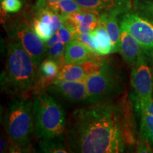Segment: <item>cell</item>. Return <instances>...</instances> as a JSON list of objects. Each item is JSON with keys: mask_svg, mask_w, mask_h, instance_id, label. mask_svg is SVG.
I'll return each mask as SVG.
<instances>
[{"mask_svg": "<svg viewBox=\"0 0 153 153\" xmlns=\"http://www.w3.org/2000/svg\"><path fill=\"white\" fill-rule=\"evenodd\" d=\"M65 138L70 152H123L126 136L120 105L110 100L76 108L66 120Z\"/></svg>", "mask_w": 153, "mask_h": 153, "instance_id": "6da1fadb", "label": "cell"}, {"mask_svg": "<svg viewBox=\"0 0 153 153\" xmlns=\"http://www.w3.org/2000/svg\"><path fill=\"white\" fill-rule=\"evenodd\" d=\"M37 71L38 67L22 45L10 40L7 45V62L1 77V88L18 97H28L35 87Z\"/></svg>", "mask_w": 153, "mask_h": 153, "instance_id": "7a4b0ae2", "label": "cell"}, {"mask_svg": "<svg viewBox=\"0 0 153 153\" xmlns=\"http://www.w3.org/2000/svg\"><path fill=\"white\" fill-rule=\"evenodd\" d=\"M3 125L11 140L9 152L30 150V138L34 133L33 99L18 97L11 101L4 116Z\"/></svg>", "mask_w": 153, "mask_h": 153, "instance_id": "3957f363", "label": "cell"}, {"mask_svg": "<svg viewBox=\"0 0 153 153\" xmlns=\"http://www.w3.org/2000/svg\"><path fill=\"white\" fill-rule=\"evenodd\" d=\"M33 116L36 137H65L67 119L64 110L48 91L33 94Z\"/></svg>", "mask_w": 153, "mask_h": 153, "instance_id": "277c9868", "label": "cell"}, {"mask_svg": "<svg viewBox=\"0 0 153 153\" xmlns=\"http://www.w3.org/2000/svg\"><path fill=\"white\" fill-rule=\"evenodd\" d=\"M88 104L112 100L123 91L122 76L114 65L104 63L100 70L86 79Z\"/></svg>", "mask_w": 153, "mask_h": 153, "instance_id": "5b68a950", "label": "cell"}, {"mask_svg": "<svg viewBox=\"0 0 153 153\" xmlns=\"http://www.w3.org/2000/svg\"><path fill=\"white\" fill-rule=\"evenodd\" d=\"M131 84L135 109L140 116L148 108L153 97V72L143 51L133 66Z\"/></svg>", "mask_w": 153, "mask_h": 153, "instance_id": "8992f818", "label": "cell"}, {"mask_svg": "<svg viewBox=\"0 0 153 153\" xmlns=\"http://www.w3.org/2000/svg\"><path fill=\"white\" fill-rule=\"evenodd\" d=\"M7 33L9 39L22 45L31 57L34 64L38 67L46 54L47 48L44 41L34 30L33 24L25 20L16 21L8 26Z\"/></svg>", "mask_w": 153, "mask_h": 153, "instance_id": "52a82bcc", "label": "cell"}, {"mask_svg": "<svg viewBox=\"0 0 153 153\" xmlns=\"http://www.w3.org/2000/svg\"><path fill=\"white\" fill-rule=\"evenodd\" d=\"M120 29L128 31L138 42L144 52L153 50V22L140 14L131 11L121 15Z\"/></svg>", "mask_w": 153, "mask_h": 153, "instance_id": "ba28073f", "label": "cell"}, {"mask_svg": "<svg viewBox=\"0 0 153 153\" xmlns=\"http://www.w3.org/2000/svg\"><path fill=\"white\" fill-rule=\"evenodd\" d=\"M46 91L53 94L70 103H79L87 99L85 80L61 81L56 80L47 88Z\"/></svg>", "mask_w": 153, "mask_h": 153, "instance_id": "9c48e42d", "label": "cell"}, {"mask_svg": "<svg viewBox=\"0 0 153 153\" xmlns=\"http://www.w3.org/2000/svg\"><path fill=\"white\" fill-rule=\"evenodd\" d=\"M103 62L87 61L79 64H64L60 68L57 80L61 81H79L86 80L89 76L100 70Z\"/></svg>", "mask_w": 153, "mask_h": 153, "instance_id": "30bf717a", "label": "cell"}, {"mask_svg": "<svg viewBox=\"0 0 153 153\" xmlns=\"http://www.w3.org/2000/svg\"><path fill=\"white\" fill-rule=\"evenodd\" d=\"M82 9H88L99 14L108 13L116 16L129 12L132 4L130 0H76Z\"/></svg>", "mask_w": 153, "mask_h": 153, "instance_id": "8fae6325", "label": "cell"}, {"mask_svg": "<svg viewBox=\"0 0 153 153\" xmlns=\"http://www.w3.org/2000/svg\"><path fill=\"white\" fill-rule=\"evenodd\" d=\"M98 55H100L93 53L81 41L74 39L65 45L64 64H79L90 60L101 62Z\"/></svg>", "mask_w": 153, "mask_h": 153, "instance_id": "7c38bea8", "label": "cell"}, {"mask_svg": "<svg viewBox=\"0 0 153 153\" xmlns=\"http://www.w3.org/2000/svg\"><path fill=\"white\" fill-rule=\"evenodd\" d=\"M60 66L55 61L45 58L38 67L37 78L33 93L46 91L47 88L57 80Z\"/></svg>", "mask_w": 153, "mask_h": 153, "instance_id": "4fadbf2b", "label": "cell"}, {"mask_svg": "<svg viewBox=\"0 0 153 153\" xmlns=\"http://www.w3.org/2000/svg\"><path fill=\"white\" fill-rule=\"evenodd\" d=\"M143 52L138 42L131 33L120 29V42L119 53L123 60L129 66H133Z\"/></svg>", "mask_w": 153, "mask_h": 153, "instance_id": "5bb4252c", "label": "cell"}, {"mask_svg": "<svg viewBox=\"0 0 153 153\" xmlns=\"http://www.w3.org/2000/svg\"><path fill=\"white\" fill-rule=\"evenodd\" d=\"M99 21L104 23L112 44V53L119 52L120 42V29L118 16L104 13L100 14Z\"/></svg>", "mask_w": 153, "mask_h": 153, "instance_id": "9a60e30c", "label": "cell"}, {"mask_svg": "<svg viewBox=\"0 0 153 153\" xmlns=\"http://www.w3.org/2000/svg\"><path fill=\"white\" fill-rule=\"evenodd\" d=\"M140 117V139L153 149V97L148 108Z\"/></svg>", "mask_w": 153, "mask_h": 153, "instance_id": "2e32d148", "label": "cell"}, {"mask_svg": "<svg viewBox=\"0 0 153 153\" xmlns=\"http://www.w3.org/2000/svg\"><path fill=\"white\" fill-rule=\"evenodd\" d=\"M46 7L61 17H64L82 9L76 0H60L55 2H43L38 0L37 7Z\"/></svg>", "mask_w": 153, "mask_h": 153, "instance_id": "e0dca14e", "label": "cell"}, {"mask_svg": "<svg viewBox=\"0 0 153 153\" xmlns=\"http://www.w3.org/2000/svg\"><path fill=\"white\" fill-rule=\"evenodd\" d=\"M90 33L97 39L99 46V55H106L112 53L111 41L109 36L104 23L99 20V24L97 27L93 31L90 32Z\"/></svg>", "mask_w": 153, "mask_h": 153, "instance_id": "ac0fdd59", "label": "cell"}, {"mask_svg": "<svg viewBox=\"0 0 153 153\" xmlns=\"http://www.w3.org/2000/svg\"><path fill=\"white\" fill-rule=\"evenodd\" d=\"M41 152L46 153H68L69 150L67 147L65 137L41 139L39 143Z\"/></svg>", "mask_w": 153, "mask_h": 153, "instance_id": "d6986e66", "label": "cell"}, {"mask_svg": "<svg viewBox=\"0 0 153 153\" xmlns=\"http://www.w3.org/2000/svg\"><path fill=\"white\" fill-rule=\"evenodd\" d=\"M65 44L60 41L47 49L46 58L56 62L60 68L64 65V55Z\"/></svg>", "mask_w": 153, "mask_h": 153, "instance_id": "ffe728a7", "label": "cell"}, {"mask_svg": "<svg viewBox=\"0 0 153 153\" xmlns=\"http://www.w3.org/2000/svg\"><path fill=\"white\" fill-rule=\"evenodd\" d=\"M33 27L37 35L45 42L53 35V29L51 24L42 22L39 19L36 18L33 22Z\"/></svg>", "mask_w": 153, "mask_h": 153, "instance_id": "44dd1931", "label": "cell"}, {"mask_svg": "<svg viewBox=\"0 0 153 153\" xmlns=\"http://www.w3.org/2000/svg\"><path fill=\"white\" fill-rule=\"evenodd\" d=\"M133 6L140 14L153 22V1L152 0H134Z\"/></svg>", "mask_w": 153, "mask_h": 153, "instance_id": "7402d4cb", "label": "cell"}, {"mask_svg": "<svg viewBox=\"0 0 153 153\" xmlns=\"http://www.w3.org/2000/svg\"><path fill=\"white\" fill-rule=\"evenodd\" d=\"M74 39L81 41L85 45L89 48L93 53L98 54V43L94 36L91 35L90 33H84L78 34L75 36Z\"/></svg>", "mask_w": 153, "mask_h": 153, "instance_id": "603a6c76", "label": "cell"}, {"mask_svg": "<svg viewBox=\"0 0 153 153\" xmlns=\"http://www.w3.org/2000/svg\"><path fill=\"white\" fill-rule=\"evenodd\" d=\"M22 7L21 0H1V9L6 13H16Z\"/></svg>", "mask_w": 153, "mask_h": 153, "instance_id": "cb8c5ba5", "label": "cell"}, {"mask_svg": "<svg viewBox=\"0 0 153 153\" xmlns=\"http://www.w3.org/2000/svg\"><path fill=\"white\" fill-rule=\"evenodd\" d=\"M57 33H58L59 36H60V41L62 43H65L66 45L67 43H69L70 41H72L75 38V33L68 28V26L63 24L61 27L57 30Z\"/></svg>", "mask_w": 153, "mask_h": 153, "instance_id": "d4e9b609", "label": "cell"}, {"mask_svg": "<svg viewBox=\"0 0 153 153\" xmlns=\"http://www.w3.org/2000/svg\"><path fill=\"white\" fill-rule=\"evenodd\" d=\"M1 149H0V152H9V146H10V138H9L7 133H3L1 134Z\"/></svg>", "mask_w": 153, "mask_h": 153, "instance_id": "484cf974", "label": "cell"}, {"mask_svg": "<svg viewBox=\"0 0 153 153\" xmlns=\"http://www.w3.org/2000/svg\"><path fill=\"white\" fill-rule=\"evenodd\" d=\"M60 41V36H59L58 33H57V32L56 31L55 32V33H53V35L51 36V37L50 38L48 41L44 42V43H45V47H46V48L48 49V48L51 47L52 45H54V44L58 43V42Z\"/></svg>", "mask_w": 153, "mask_h": 153, "instance_id": "4316f807", "label": "cell"}, {"mask_svg": "<svg viewBox=\"0 0 153 153\" xmlns=\"http://www.w3.org/2000/svg\"><path fill=\"white\" fill-rule=\"evenodd\" d=\"M151 54H152V60H153V50L151 51Z\"/></svg>", "mask_w": 153, "mask_h": 153, "instance_id": "83f0119b", "label": "cell"}, {"mask_svg": "<svg viewBox=\"0 0 153 153\" xmlns=\"http://www.w3.org/2000/svg\"><path fill=\"white\" fill-rule=\"evenodd\" d=\"M21 1H23V0H21Z\"/></svg>", "mask_w": 153, "mask_h": 153, "instance_id": "f1b7e54d", "label": "cell"}]
</instances>
